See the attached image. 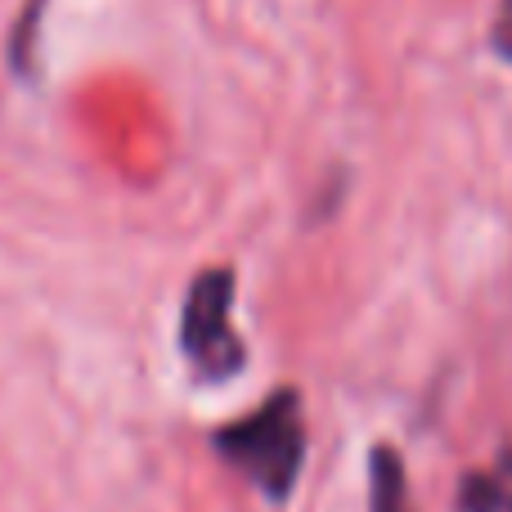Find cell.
I'll list each match as a JSON object with an SVG mask.
<instances>
[{"label": "cell", "mask_w": 512, "mask_h": 512, "mask_svg": "<svg viewBox=\"0 0 512 512\" xmlns=\"http://www.w3.org/2000/svg\"><path fill=\"white\" fill-rule=\"evenodd\" d=\"M212 445L265 499L283 504L301 477V463H306V418H301L297 391H274L248 418L221 427Z\"/></svg>", "instance_id": "obj_1"}, {"label": "cell", "mask_w": 512, "mask_h": 512, "mask_svg": "<svg viewBox=\"0 0 512 512\" xmlns=\"http://www.w3.org/2000/svg\"><path fill=\"white\" fill-rule=\"evenodd\" d=\"M230 306H234V274L203 270L185 297V315H180V351L212 382L234 378L243 369V360H248V351H243L239 333L230 324Z\"/></svg>", "instance_id": "obj_2"}, {"label": "cell", "mask_w": 512, "mask_h": 512, "mask_svg": "<svg viewBox=\"0 0 512 512\" xmlns=\"http://www.w3.org/2000/svg\"><path fill=\"white\" fill-rule=\"evenodd\" d=\"M369 512H414L405 463L391 445H378L369 454Z\"/></svg>", "instance_id": "obj_3"}, {"label": "cell", "mask_w": 512, "mask_h": 512, "mask_svg": "<svg viewBox=\"0 0 512 512\" xmlns=\"http://www.w3.org/2000/svg\"><path fill=\"white\" fill-rule=\"evenodd\" d=\"M495 50L512 63V0H499V14H495V32H490Z\"/></svg>", "instance_id": "obj_4"}]
</instances>
